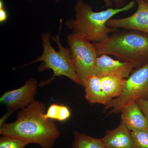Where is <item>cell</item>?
<instances>
[{
	"mask_svg": "<svg viewBox=\"0 0 148 148\" xmlns=\"http://www.w3.org/2000/svg\"><path fill=\"white\" fill-rule=\"evenodd\" d=\"M8 18V14L4 8H0V22L3 23L7 20Z\"/></svg>",
	"mask_w": 148,
	"mask_h": 148,
	"instance_id": "d6986e66",
	"label": "cell"
},
{
	"mask_svg": "<svg viewBox=\"0 0 148 148\" xmlns=\"http://www.w3.org/2000/svg\"><path fill=\"white\" fill-rule=\"evenodd\" d=\"M127 79L116 75H110L101 78L102 89L108 97L112 98L121 94Z\"/></svg>",
	"mask_w": 148,
	"mask_h": 148,
	"instance_id": "4fadbf2b",
	"label": "cell"
},
{
	"mask_svg": "<svg viewBox=\"0 0 148 148\" xmlns=\"http://www.w3.org/2000/svg\"><path fill=\"white\" fill-rule=\"evenodd\" d=\"M98 56L107 54L132 64L135 69L148 63V34L132 30L118 32L99 42H92Z\"/></svg>",
	"mask_w": 148,
	"mask_h": 148,
	"instance_id": "3957f363",
	"label": "cell"
},
{
	"mask_svg": "<svg viewBox=\"0 0 148 148\" xmlns=\"http://www.w3.org/2000/svg\"><path fill=\"white\" fill-rule=\"evenodd\" d=\"M102 139L108 148H135L131 131L121 121L116 128L107 130Z\"/></svg>",
	"mask_w": 148,
	"mask_h": 148,
	"instance_id": "30bf717a",
	"label": "cell"
},
{
	"mask_svg": "<svg viewBox=\"0 0 148 148\" xmlns=\"http://www.w3.org/2000/svg\"><path fill=\"white\" fill-rule=\"evenodd\" d=\"M135 148H148V128L131 131Z\"/></svg>",
	"mask_w": 148,
	"mask_h": 148,
	"instance_id": "2e32d148",
	"label": "cell"
},
{
	"mask_svg": "<svg viewBox=\"0 0 148 148\" xmlns=\"http://www.w3.org/2000/svg\"><path fill=\"white\" fill-rule=\"evenodd\" d=\"M139 99L148 100V63L133 71L121 94L104 106L103 112L111 108L108 115L119 113L130 103Z\"/></svg>",
	"mask_w": 148,
	"mask_h": 148,
	"instance_id": "5b68a950",
	"label": "cell"
},
{
	"mask_svg": "<svg viewBox=\"0 0 148 148\" xmlns=\"http://www.w3.org/2000/svg\"><path fill=\"white\" fill-rule=\"evenodd\" d=\"M46 112L45 106L34 100L21 109L15 121L1 125L0 134L20 139L29 144H38L42 148H51L60 132L52 120L45 117Z\"/></svg>",
	"mask_w": 148,
	"mask_h": 148,
	"instance_id": "6da1fadb",
	"label": "cell"
},
{
	"mask_svg": "<svg viewBox=\"0 0 148 148\" xmlns=\"http://www.w3.org/2000/svg\"><path fill=\"white\" fill-rule=\"evenodd\" d=\"M28 145L27 142L13 137L2 136L0 138V148H25Z\"/></svg>",
	"mask_w": 148,
	"mask_h": 148,
	"instance_id": "e0dca14e",
	"label": "cell"
},
{
	"mask_svg": "<svg viewBox=\"0 0 148 148\" xmlns=\"http://www.w3.org/2000/svg\"><path fill=\"white\" fill-rule=\"evenodd\" d=\"M83 87L85 98L90 105L100 104L105 106L113 99L105 94L101 86V78L94 74L88 77Z\"/></svg>",
	"mask_w": 148,
	"mask_h": 148,
	"instance_id": "7c38bea8",
	"label": "cell"
},
{
	"mask_svg": "<svg viewBox=\"0 0 148 148\" xmlns=\"http://www.w3.org/2000/svg\"><path fill=\"white\" fill-rule=\"evenodd\" d=\"M72 62L78 77L84 86L88 77L93 75L95 61L99 56L91 42L72 33L67 38Z\"/></svg>",
	"mask_w": 148,
	"mask_h": 148,
	"instance_id": "8992f818",
	"label": "cell"
},
{
	"mask_svg": "<svg viewBox=\"0 0 148 148\" xmlns=\"http://www.w3.org/2000/svg\"><path fill=\"white\" fill-rule=\"evenodd\" d=\"M38 87L37 80L30 79L21 87L5 92L0 98V102L9 111L24 108L34 101Z\"/></svg>",
	"mask_w": 148,
	"mask_h": 148,
	"instance_id": "52a82bcc",
	"label": "cell"
},
{
	"mask_svg": "<svg viewBox=\"0 0 148 148\" xmlns=\"http://www.w3.org/2000/svg\"><path fill=\"white\" fill-rule=\"evenodd\" d=\"M113 1L116 8H121L125 6V0H112Z\"/></svg>",
	"mask_w": 148,
	"mask_h": 148,
	"instance_id": "ffe728a7",
	"label": "cell"
},
{
	"mask_svg": "<svg viewBox=\"0 0 148 148\" xmlns=\"http://www.w3.org/2000/svg\"><path fill=\"white\" fill-rule=\"evenodd\" d=\"M135 69L126 61L115 60L107 54L99 56L95 61L93 74L99 77L116 75L127 79Z\"/></svg>",
	"mask_w": 148,
	"mask_h": 148,
	"instance_id": "9c48e42d",
	"label": "cell"
},
{
	"mask_svg": "<svg viewBox=\"0 0 148 148\" xmlns=\"http://www.w3.org/2000/svg\"><path fill=\"white\" fill-rule=\"evenodd\" d=\"M29 1H31V0H29ZM56 2H58V1H59V0H55Z\"/></svg>",
	"mask_w": 148,
	"mask_h": 148,
	"instance_id": "7402d4cb",
	"label": "cell"
},
{
	"mask_svg": "<svg viewBox=\"0 0 148 148\" xmlns=\"http://www.w3.org/2000/svg\"><path fill=\"white\" fill-rule=\"evenodd\" d=\"M44 116L47 119L63 122L67 120L70 117L71 112L69 108L66 106L53 103L49 107Z\"/></svg>",
	"mask_w": 148,
	"mask_h": 148,
	"instance_id": "9a60e30c",
	"label": "cell"
},
{
	"mask_svg": "<svg viewBox=\"0 0 148 148\" xmlns=\"http://www.w3.org/2000/svg\"><path fill=\"white\" fill-rule=\"evenodd\" d=\"M136 102L148 121V100L139 99Z\"/></svg>",
	"mask_w": 148,
	"mask_h": 148,
	"instance_id": "ac0fdd59",
	"label": "cell"
},
{
	"mask_svg": "<svg viewBox=\"0 0 148 148\" xmlns=\"http://www.w3.org/2000/svg\"><path fill=\"white\" fill-rule=\"evenodd\" d=\"M108 7L110 8L112 5L113 1L112 0H102Z\"/></svg>",
	"mask_w": 148,
	"mask_h": 148,
	"instance_id": "44dd1931",
	"label": "cell"
},
{
	"mask_svg": "<svg viewBox=\"0 0 148 148\" xmlns=\"http://www.w3.org/2000/svg\"><path fill=\"white\" fill-rule=\"evenodd\" d=\"M62 23V20L61 19L60 29L58 34L55 37L51 36L52 39L58 46V51L55 50L51 44L50 32H46L42 35L43 47L42 54L29 64L41 61L42 63L38 69V71L42 72L47 70H51L53 71V76L50 79L41 82L40 86L49 84L56 77L59 76L66 77L77 84L82 86L72 62L71 50L70 48L64 47L60 42L59 36Z\"/></svg>",
	"mask_w": 148,
	"mask_h": 148,
	"instance_id": "277c9868",
	"label": "cell"
},
{
	"mask_svg": "<svg viewBox=\"0 0 148 148\" xmlns=\"http://www.w3.org/2000/svg\"><path fill=\"white\" fill-rule=\"evenodd\" d=\"M73 135V148H108L102 138H93L77 131H74Z\"/></svg>",
	"mask_w": 148,
	"mask_h": 148,
	"instance_id": "5bb4252c",
	"label": "cell"
},
{
	"mask_svg": "<svg viewBox=\"0 0 148 148\" xmlns=\"http://www.w3.org/2000/svg\"><path fill=\"white\" fill-rule=\"evenodd\" d=\"M138 8L135 13L127 17L111 18L107 26L115 29L132 30L148 34V3L145 0H135Z\"/></svg>",
	"mask_w": 148,
	"mask_h": 148,
	"instance_id": "ba28073f",
	"label": "cell"
},
{
	"mask_svg": "<svg viewBox=\"0 0 148 148\" xmlns=\"http://www.w3.org/2000/svg\"><path fill=\"white\" fill-rule=\"evenodd\" d=\"M135 2L131 1L121 8H110L106 10L95 12L90 5L82 0H77L75 6V18L68 19L65 24L67 28L73 30V34L92 42H101L110 33L119 31V29L107 26L108 21L118 14L132 9Z\"/></svg>",
	"mask_w": 148,
	"mask_h": 148,
	"instance_id": "7a4b0ae2",
	"label": "cell"
},
{
	"mask_svg": "<svg viewBox=\"0 0 148 148\" xmlns=\"http://www.w3.org/2000/svg\"><path fill=\"white\" fill-rule=\"evenodd\" d=\"M145 1L146 2L148 3V0H145Z\"/></svg>",
	"mask_w": 148,
	"mask_h": 148,
	"instance_id": "603a6c76",
	"label": "cell"
},
{
	"mask_svg": "<svg viewBox=\"0 0 148 148\" xmlns=\"http://www.w3.org/2000/svg\"><path fill=\"white\" fill-rule=\"evenodd\" d=\"M121 121L130 131L148 128V121L136 102L130 103L122 110Z\"/></svg>",
	"mask_w": 148,
	"mask_h": 148,
	"instance_id": "8fae6325",
	"label": "cell"
}]
</instances>
